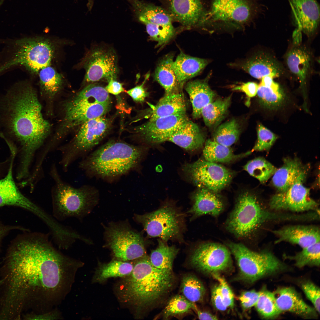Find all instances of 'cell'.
<instances>
[{
  "instance_id": "f1b7e54d",
  "label": "cell",
  "mask_w": 320,
  "mask_h": 320,
  "mask_svg": "<svg viewBox=\"0 0 320 320\" xmlns=\"http://www.w3.org/2000/svg\"><path fill=\"white\" fill-rule=\"evenodd\" d=\"M207 60L191 56L181 52L173 63V68L181 89L188 80L199 75L208 64Z\"/></svg>"
},
{
  "instance_id": "f35d334b",
  "label": "cell",
  "mask_w": 320,
  "mask_h": 320,
  "mask_svg": "<svg viewBox=\"0 0 320 320\" xmlns=\"http://www.w3.org/2000/svg\"><path fill=\"white\" fill-rule=\"evenodd\" d=\"M231 98L230 96L223 99L212 101L202 108L201 115L207 126L213 127L220 122L228 110Z\"/></svg>"
},
{
  "instance_id": "74e56055",
  "label": "cell",
  "mask_w": 320,
  "mask_h": 320,
  "mask_svg": "<svg viewBox=\"0 0 320 320\" xmlns=\"http://www.w3.org/2000/svg\"><path fill=\"white\" fill-rule=\"evenodd\" d=\"M236 155L230 147L219 143L213 140H207L205 143L203 155L207 161L215 163H227L249 154Z\"/></svg>"
},
{
  "instance_id": "9c48e42d",
  "label": "cell",
  "mask_w": 320,
  "mask_h": 320,
  "mask_svg": "<svg viewBox=\"0 0 320 320\" xmlns=\"http://www.w3.org/2000/svg\"><path fill=\"white\" fill-rule=\"evenodd\" d=\"M111 121L103 116L88 121L79 126L73 138L58 149L61 154L60 164L64 171L100 143L109 131Z\"/></svg>"
},
{
  "instance_id": "277c9868",
  "label": "cell",
  "mask_w": 320,
  "mask_h": 320,
  "mask_svg": "<svg viewBox=\"0 0 320 320\" xmlns=\"http://www.w3.org/2000/svg\"><path fill=\"white\" fill-rule=\"evenodd\" d=\"M143 154L140 147L111 140L83 159L79 167L90 176L115 178L135 168Z\"/></svg>"
},
{
  "instance_id": "bcb514c9",
  "label": "cell",
  "mask_w": 320,
  "mask_h": 320,
  "mask_svg": "<svg viewBox=\"0 0 320 320\" xmlns=\"http://www.w3.org/2000/svg\"><path fill=\"white\" fill-rule=\"evenodd\" d=\"M290 258L294 260L296 265L299 267L307 265L319 266L320 242L302 248L300 252Z\"/></svg>"
},
{
  "instance_id": "484cf974",
  "label": "cell",
  "mask_w": 320,
  "mask_h": 320,
  "mask_svg": "<svg viewBox=\"0 0 320 320\" xmlns=\"http://www.w3.org/2000/svg\"><path fill=\"white\" fill-rule=\"evenodd\" d=\"M308 171L297 159H285L282 166L273 175L272 183L279 192H285L298 179L306 176Z\"/></svg>"
},
{
  "instance_id": "c3c4849f",
  "label": "cell",
  "mask_w": 320,
  "mask_h": 320,
  "mask_svg": "<svg viewBox=\"0 0 320 320\" xmlns=\"http://www.w3.org/2000/svg\"><path fill=\"white\" fill-rule=\"evenodd\" d=\"M257 140L252 150L251 153L254 151L268 150L273 145L277 139V136L270 130L261 124L257 127Z\"/></svg>"
},
{
  "instance_id": "4fadbf2b",
  "label": "cell",
  "mask_w": 320,
  "mask_h": 320,
  "mask_svg": "<svg viewBox=\"0 0 320 320\" xmlns=\"http://www.w3.org/2000/svg\"><path fill=\"white\" fill-rule=\"evenodd\" d=\"M184 169L199 188L218 193L228 186L234 176L232 171L223 166L205 159L187 164Z\"/></svg>"
},
{
  "instance_id": "681fc988",
  "label": "cell",
  "mask_w": 320,
  "mask_h": 320,
  "mask_svg": "<svg viewBox=\"0 0 320 320\" xmlns=\"http://www.w3.org/2000/svg\"><path fill=\"white\" fill-rule=\"evenodd\" d=\"M219 282L220 291L224 303L227 308H233L234 305L233 293L225 279L217 273H212Z\"/></svg>"
},
{
  "instance_id": "60d3db41",
  "label": "cell",
  "mask_w": 320,
  "mask_h": 320,
  "mask_svg": "<svg viewBox=\"0 0 320 320\" xmlns=\"http://www.w3.org/2000/svg\"><path fill=\"white\" fill-rule=\"evenodd\" d=\"M240 134L239 124L232 119L219 126L213 135V140L228 147L232 145L238 140Z\"/></svg>"
},
{
  "instance_id": "1f68e13d",
  "label": "cell",
  "mask_w": 320,
  "mask_h": 320,
  "mask_svg": "<svg viewBox=\"0 0 320 320\" xmlns=\"http://www.w3.org/2000/svg\"><path fill=\"white\" fill-rule=\"evenodd\" d=\"M186 103L181 91L165 94L154 106L150 120L185 111Z\"/></svg>"
},
{
  "instance_id": "003e7915",
  "label": "cell",
  "mask_w": 320,
  "mask_h": 320,
  "mask_svg": "<svg viewBox=\"0 0 320 320\" xmlns=\"http://www.w3.org/2000/svg\"><path fill=\"white\" fill-rule=\"evenodd\" d=\"M1 279H0V284H1Z\"/></svg>"
},
{
  "instance_id": "4dcf8cb0",
  "label": "cell",
  "mask_w": 320,
  "mask_h": 320,
  "mask_svg": "<svg viewBox=\"0 0 320 320\" xmlns=\"http://www.w3.org/2000/svg\"><path fill=\"white\" fill-rule=\"evenodd\" d=\"M138 19L142 23L166 25L172 24L173 20L169 12L164 7L140 0H128Z\"/></svg>"
},
{
  "instance_id": "d590c367",
  "label": "cell",
  "mask_w": 320,
  "mask_h": 320,
  "mask_svg": "<svg viewBox=\"0 0 320 320\" xmlns=\"http://www.w3.org/2000/svg\"><path fill=\"white\" fill-rule=\"evenodd\" d=\"M179 251L175 246H169L167 242L159 239L158 245L151 251L149 259L151 264L157 268L172 271L173 262Z\"/></svg>"
},
{
  "instance_id": "be15d7a7",
  "label": "cell",
  "mask_w": 320,
  "mask_h": 320,
  "mask_svg": "<svg viewBox=\"0 0 320 320\" xmlns=\"http://www.w3.org/2000/svg\"><path fill=\"white\" fill-rule=\"evenodd\" d=\"M7 229L0 225V241L7 231Z\"/></svg>"
},
{
  "instance_id": "11a10c76",
  "label": "cell",
  "mask_w": 320,
  "mask_h": 320,
  "mask_svg": "<svg viewBox=\"0 0 320 320\" xmlns=\"http://www.w3.org/2000/svg\"><path fill=\"white\" fill-rule=\"evenodd\" d=\"M259 85L253 82H248L236 87L235 90H241L250 97L255 96L257 94Z\"/></svg>"
},
{
  "instance_id": "52a82bcc",
  "label": "cell",
  "mask_w": 320,
  "mask_h": 320,
  "mask_svg": "<svg viewBox=\"0 0 320 320\" xmlns=\"http://www.w3.org/2000/svg\"><path fill=\"white\" fill-rule=\"evenodd\" d=\"M7 59L0 65V73L10 67L20 65L32 73L37 74L50 66L54 53V46L48 39H21L13 42Z\"/></svg>"
},
{
  "instance_id": "f6af8a7d",
  "label": "cell",
  "mask_w": 320,
  "mask_h": 320,
  "mask_svg": "<svg viewBox=\"0 0 320 320\" xmlns=\"http://www.w3.org/2000/svg\"><path fill=\"white\" fill-rule=\"evenodd\" d=\"M146 30L151 38L157 42L156 46H161L168 43L176 33L172 24L163 25L144 22Z\"/></svg>"
},
{
  "instance_id": "ab89813d",
  "label": "cell",
  "mask_w": 320,
  "mask_h": 320,
  "mask_svg": "<svg viewBox=\"0 0 320 320\" xmlns=\"http://www.w3.org/2000/svg\"><path fill=\"white\" fill-rule=\"evenodd\" d=\"M244 169L251 176L261 183H265L273 175L277 169L264 158L259 157L248 162Z\"/></svg>"
},
{
  "instance_id": "d6986e66",
  "label": "cell",
  "mask_w": 320,
  "mask_h": 320,
  "mask_svg": "<svg viewBox=\"0 0 320 320\" xmlns=\"http://www.w3.org/2000/svg\"><path fill=\"white\" fill-rule=\"evenodd\" d=\"M189 119L186 111L150 120L135 127L133 132L145 141L151 143L164 142L166 138Z\"/></svg>"
},
{
  "instance_id": "f907efd6",
  "label": "cell",
  "mask_w": 320,
  "mask_h": 320,
  "mask_svg": "<svg viewBox=\"0 0 320 320\" xmlns=\"http://www.w3.org/2000/svg\"><path fill=\"white\" fill-rule=\"evenodd\" d=\"M302 288L308 298L311 302L319 313H320V289L315 284L311 282L303 283Z\"/></svg>"
},
{
  "instance_id": "e575fe53",
  "label": "cell",
  "mask_w": 320,
  "mask_h": 320,
  "mask_svg": "<svg viewBox=\"0 0 320 320\" xmlns=\"http://www.w3.org/2000/svg\"><path fill=\"white\" fill-rule=\"evenodd\" d=\"M73 105L111 103L109 93L105 88L91 83L65 102Z\"/></svg>"
},
{
  "instance_id": "6da1fadb",
  "label": "cell",
  "mask_w": 320,
  "mask_h": 320,
  "mask_svg": "<svg viewBox=\"0 0 320 320\" xmlns=\"http://www.w3.org/2000/svg\"><path fill=\"white\" fill-rule=\"evenodd\" d=\"M81 263L56 249L49 234L26 235L12 246L2 268L0 292L4 303L23 311L57 303L67 294Z\"/></svg>"
},
{
  "instance_id": "30bf717a",
  "label": "cell",
  "mask_w": 320,
  "mask_h": 320,
  "mask_svg": "<svg viewBox=\"0 0 320 320\" xmlns=\"http://www.w3.org/2000/svg\"><path fill=\"white\" fill-rule=\"evenodd\" d=\"M105 245L118 260L127 261L147 256L142 236L126 222H111L105 227Z\"/></svg>"
},
{
  "instance_id": "db71d44e",
  "label": "cell",
  "mask_w": 320,
  "mask_h": 320,
  "mask_svg": "<svg viewBox=\"0 0 320 320\" xmlns=\"http://www.w3.org/2000/svg\"><path fill=\"white\" fill-rule=\"evenodd\" d=\"M212 300L215 307L220 311L226 310L227 307L224 304L220 292L219 285L215 286L212 293Z\"/></svg>"
},
{
  "instance_id": "9a60e30c",
  "label": "cell",
  "mask_w": 320,
  "mask_h": 320,
  "mask_svg": "<svg viewBox=\"0 0 320 320\" xmlns=\"http://www.w3.org/2000/svg\"><path fill=\"white\" fill-rule=\"evenodd\" d=\"M62 119L50 140L57 145L69 132L92 119L104 116L110 109L111 103L73 105L65 103Z\"/></svg>"
},
{
  "instance_id": "7402d4cb",
  "label": "cell",
  "mask_w": 320,
  "mask_h": 320,
  "mask_svg": "<svg viewBox=\"0 0 320 320\" xmlns=\"http://www.w3.org/2000/svg\"><path fill=\"white\" fill-rule=\"evenodd\" d=\"M237 65L252 76L258 79L266 76L273 78L278 77L282 76L284 71L275 57L263 52H257Z\"/></svg>"
},
{
  "instance_id": "5bb4252c",
  "label": "cell",
  "mask_w": 320,
  "mask_h": 320,
  "mask_svg": "<svg viewBox=\"0 0 320 320\" xmlns=\"http://www.w3.org/2000/svg\"><path fill=\"white\" fill-rule=\"evenodd\" d=\"M117 57L111 47H97L91 49L83 61L86 73L84 81L93 83L116 79L118 73Z\"/></svg>"
},
{
  "instance_id": "7bdbcfd3",
  "label": "cell",
  "mask_w": 320,
  "mask_h": 320,
  "mask_svg": "<svg viewBox=\"0 0 320 320\" xmlns=\"http://www.w3.org/2000/svg\"><path fill=\"white\" fill-rule=\"evenodd\" d=\"M257 94L261 103L265 108L271 109L279 107L284 97L280 87H269L260 84L259 85Z\"/></svg>"
},
{
  "instance_id": "603a6c76",
  "label": "cell",
  "mask_w": 320,
  "mask_h": 320,
  "mask_svg": "<svg viewBox=\"0 0 320 320\" xmlns=\"http://www.w3.org/2000/svg\"><path fill=\"white\" fill-rule=\"evenodd\" d=\"M277 236L276 243L286 241L297 244L302 248L320 242V232L317 227L292 225L273 231Z\"/></svg>"
},
{
  "instance_id": "ac0fdd59",
  "label": "cell",
  "mask_w": 320,
  "mask_h": 320,
  "mask_svg": "<svg viewBox=\"0 0 320 320\" xmlns=\"http://www.w3.org/2000/svg\"><path fill=\"white\" fill-rule=\"evenodd\" d=\"M173 21L187 28L203 27L208 10L204 0H159Z\"/></svg>"
},
{
  "instance_id": "ee69618b",
  "label": "cell",
  "mask_w": 320,
  "mask_h": 320,
  "mask_svg": "<svg viewBox=\"0 0 320 320\" xmlns=\"http://www.w3.org/2000/svg\"><path fill=\"white\" fill-rule=\"evenodd\" d=\"M254 306L258 312L265 318L273 317L280 313L276 304L275 294L266 290L260 291Z\"/></svg>"
},
{
  "instance_id": "44dd1931",
  "label": "cell",
  "mask_w": 320,
  "mask_h": 320,
  "mask_svg": "<svg viewBox=\"0 0 320 320\" xmlns=\"http://www.w3.org/2000/svg\"><path fill=\"white\" fill-rule=\"evenodd\" d=\"M297 28L308 36L317 31L320 8L316 0H289Z\"/></svg>"
},
{
  "instance_id": "8d00e7d4",
  "label": "cell",
  "mask_w": 320,
  "mask_h": 320,
  "mask_svg": "<svg viewBox=\"0 0 320 320\" xmlns=\"http://www.w3.org/2000/svg\"><path fill=\"white\" fill-rule=\"evenodd\" d=\"M134 265L130 262L114 260L100 265L93 278L95 282H102L112 277H124L132 271Z\"/></svg>"
},
{
  "instance_id": "680465c9",
  "label": "cell",
  "mask_w": 320,
  "mask_h": 320,
  "mask_svg": "<svg viewBox=\"0 0 320 320\" xmlns=\"http://www.w3.org/2000/svg\"><path fill=\"white\" fill-rule=\"evenodd\" d=\"M193 309L196 311L197 317L200 320H215L218 319L215 316L207 312L200 310L197 308L195 305Z\"/></svg>"
},
{
  "instance_id": "f546056e",
  "label": "cell",
  "mask_w": 320,
  "mask_h": 320,
  "mask_svg": "<svg viewBox=\"0 0 320 320\" xmlns=\"http://www.w3.org/2000/svg\"><path fill=\"white\" fill-rule=\"evenodd\" d=\"M192 107L194 119L201 116L202 108L213 101L215 96L206 80H195L188 82L185 86Z\"/></svg>"
},
{
  "instance_id": "e7e4bbea",
  "label": "cell",
  "mask_w": 320,
  "mask_h": 320,
  "mask_svg": "<svg viewBox=\"0 0 320 320\" xmlns=\"http://www.w3.org/2000/svg\"><path fill=\"white\" fill-rule=\"evenodd\" d=\"M93 0H88L87 5L89 10L91 9L93 5Z\"/></svg>"
},
{
  "instance_id": "836d02e7",
  "label": "cell",
  "mask_w": 320,
  "mask_h": 320,
  "mask_svg": "<svg viewBox=\"0 0 320 320\" xmlns=\"http://www.w3.org/2000/svg\"><path fill=\"white\" fill-rule=\"evenodd\" d=\"M173 55H166L159 62L155 70V80L164 88L165 94L180 91L173 68Z\"/></svg>"
},
{
  "instance_id": "83f0119b",
  "label": "cell",
  "mask_w": 320,
  "mask_h": 320,
  "mask_svg": "<svg viewBox=\"0 0 320 320\" xmlns=\"http://www.w3.org/2000/svg\"><path fill=\"white\" fill-rule=\"evenodd\" d=\"M278 292V295L275 297L280 313L289 311L305 316L315 315V310L306 304L292 288H283Z\"/></svg>"
},
{
  "instance_id": "8fae6325",
  "label": "cell",
  "mask_w": 320,
  "mask_h": 320,
  "mask_svg": "<svg viewBox=\"0 0 320 320\" xmlns=\"http://www.w3.org/2000/svg\"><path fill=\"white\" fill-rule=\"evenodd\" d=\"M228 246L237 262L241 278L246 281L254 282L284 267L270 252H256L241 244L233 242L228 243Z\"/></svg>"
},
{
  "instance_id": "94428289",
  "label": "cell",
  "mask_w": 320,
  "mask_h": 320,
  "mask_svg": "<svg viewBox=\"0 0 320 320\" xmlns=\"http://www.w3.org/2000/svg\"><path fill=\"white\" fill-rule=\"evenodd\" d=\"M273 78L270 76H263L261 79L260 84L265 86L278 87H280L277 83H275L273 80Z\"/></svg>"
},
{
  "instance_id": "4316f807",
  "label": "cell",
  "mask_w": 320,
  "mask_h": 320,
  "mask_svg": "<svg viewBox=\"0 0 320 320\" xmlns=\"http://www.w3.org/2000/svg\"><path fill=\"white\" fill-rule=\"evenodd\" d=\"M286 61L289 70L298 79L301 88L304 89L311 68L310 52L300 45L294 46L287 53Z\"/></svg>"
},
{
  "instance_id": "8992f818",
  "label": "cell",
  "mask_w": 320,
  "mask_h": 320,
  "mask_svg": "<svg viewBox=\"0 0 320 320\" xmlns=\"http://www.w3.org/2000/svg\"><path fill=\"white\" fill-rule=\"evenodd\" d=\"M281 216L265 211L257 196L245 191L236 199L234 207L226 223L228 230L238 238H249L264 223Z\"/></svg>"
},
{
  "instance_id": "3957f363",
  "label": "cell",
  "mask_w": 320,
  "mask_h": 320,
  "mask_svg": "<svg viewBox=\"0 0 320 320\" xmlns=\"http://www.w3.org/2000/svg\"><path fill=\"white\" fill-rule=\"evenodd\" d=\"M133 270L117 287L118 296L123 303L138 313L164 297L174 284L172 271L157 268L149 257L137 259Z\"/></svg>"
},
{
  "instance_id": "7dc6e473",
  "label": "cell",
  "mask_w": 320,
  "mask_h": 320,
  "mask_svg": "<svg viewBox=\"0 0 320 320\" xmlns=\"http://www.w3.org/2000/svg\"><path fill=\"white\" fill-rule=\"evenodd\" d=\"M195 305L182 295H177L168 301L163 311V317L165 319L187 313Z\"/></svg>"
},
{
  "instance_id": "5b68a950",
  "label": "cell",
  "mask_w": 320,
  "mask_h": 320,
  "mask_svg": "<svg viewBox=\"0 0 320 320\" xmlns=\"http://www.w3.org/2000/svg\"><path fill=\"white\" fill-rule=\"evenodd\" d=\"M50 175L54 182L51 192L53 216L57 220L70 217L81 220L97 204L99 193L94 187L84 185L75 188L67 183L60 177L55 164Z\"/></svg>"
},
{
  "instance_id": "f5cc1de1",
  "label": "cell",
  "mask_w": 320,
  "mask_h": 320,
  "mask_svg": "<svg viewBox=\"0 0 320 320\" xmlns=\"http://www.w3.org/2000/svg\"><path fill=\"white\" fill-rule=\"evenodd\" d=\"M149 75L146 76L143 82L140 85L133 88L127 92L133 100L136 102L142 103L148 95V93L145 89L144 84L148 78Z\"/></svg>"
},
{
  "instance_id": "816d5d0a",
  "label": "cell",
  "mask_w": 320,
  "mask_h": 320,
  "mask_svg": "<svg viewBox=\"0 0 320 320\" xmlns=\"http://www.w3.org/2000/svg\"><path fill=\"white\" fill-rule=\"evenodd\" d=\"M260 291L255 290L247 291L242 292L239 296L242 308L244 310L248 309L254 306L258 299Z\"/></svg>"
},
{
  "instance_id": "b9f144b4",
  "label": "cell",
  "mask_w": 320,
  "mask_h": 320,
  "mask_svg": "<svg viewBox=\"0 0 320 320\" xmlns=\"http://www.w3.org/2000/svg\"><path fill=\"white\" fill-rule=\"evenodd\" d=\"M180 290L182 295L194 303L201 301L205 293L204 287L201 282L195 276L190 274L183 277Z\"/></svg>"
},
{
  "instance_id": "6125c7cd",
  "label": "cell",
  "mask_w": 320,
  "mask_h": 320,
  "mask_svg": "<svg viewBox=\"0 0 320 320\" xmlns=\"http://www.w3.org/2000/svg\"><path fill=\"white\" fill-rule=\"evenodd\" d=\"M292 40L294 46L300 45L302 41V31L297 28L295 29L293 33Z\"/></svg>"
},
{
  "instance_id": "9f6ffc18",
  "label": "cell",
  "mask_w": 320,
  "mask_h": 320,
  "mask_svg": "<svg viewBox=\"0 0 320 320\" xmlns=\"http://www.w3.org/2000/svg\"><path fill=\"white\" fill-rule=\"evenodd\" d=\"M24 318L29 320H54L58 319L59 317L57 312L54 311L47 313L28 314Z\"/></svg>"
},
{
  "instance_id": "e0dca14e",
  "label": "cell",
  "mask_w": 320,
  "mask_h": 320,
  "mask_svg": "<svg viewBox=\"0 0 320 320\" xmlns=\"http://www.w3.org/2000/svg\"><path fill=\"white\" fill-rule=\"evenodd\" d=\"M306 176L298 179L286 191L273 195L269 202L270 208L297 212L315 209L318 204L311 198L309 189L303 184Z\"/></svg>"
},
{
  "instance_id": "2e32d148",
  "label": "cell",
  "mask_w": 320,
  "mask_h": 320,
  "mask_svg": "<svg viewBox=\"0 0 320 320\" xmlns=\"http://www.w3.org/2000/svg\"><path fill=\"white\" fill-rule=\"evenodd\" d=\"M190 261L194 268L211 273L225 270L231 265V252L220 244L204 242L195 246L190 256Z\"/></svg>"
},
{
  "instance_id": "cb8c5ba5",
  "label": "cell",
  "mask_w": 320,
  "mask_h": 320,
  "mask_svg": "<svg viewBox=\"0 0 320 320\" xmlns=\"http://www.w3.org/2000/svg\"><path fill=\"white\" fill-rule=\"evenodd\" d=\"M187 150L194 151L202 147L205 137L199 126L189 119L165 139Z\"/></svg>"
},
{
  "instance_id": "d6a6232c",
  "label": "cell",
  "mask_w": 320,
  "mask_h": 320,
  "mask_svg": "<svg viewBox=\"0 0 320 320\" xmlns=\"http://www.w3.org/2000/svg\"><path fill=\"white\" fill-rule=\"evenodd\" d=\"M39 73L42 95L47 105H52L56 97L62 89V77L50 66L41 69Z\"/></svg>"
},
{
  "instance_id": "d4e9b609",
  "label": "cell",
  "mask_w": 320,
  "mask_h": 320,
  "mask_svg": "<svg viewBox=\"0 0 320 320\" xmlns=\"http://www.w3.org/2000/svg\"><path fill=\"white\" fill-rule=\"evenodd\" d=\"M193 203L188 212L191 218L208 215L216 217L223 211L224 204L218 193L200 188L193 196Z\"/></svg>"
},
{
  "instance_id": "03108f58",
  "label": "cell",
  "mask_w": 320,
  "mask_h": 320,
  "mask_svg": "<svg viewBox=\"0 0 320 320\" xmlns=\"http://www.w3.org/2000/svg\"><path fill=\"white\" fill-rule=\"evenodd\" d=\"M2 164H3V163H0V167H1V166H2Z\"/></svg>"
},
{
  "instance_id": "ba28073f",
  "label": "cell",
  "mask_w": 320,
  "mask_h": 320,
  "mask_svg": "<svg viewBox=\"0 0 320 320\" xmlns=\"http://www.w3.org/2000/svg\"><path fill=\"white\" fill-rule=\"evenodd\" d=\"M185 215L173 204L165 203L151 212L135 214L134 218L143 226L148 236L167 242L181 241L185 228Z\"/></svg>"
},
{
  "instance_id": "ffe728a7",
  "label": "cell",
  "mask_w": 320,
  "mask_h": 320,
  "mask_svg": "<svg viewBox=\"0 0 320 320\" xmlns=\"http://www.w3.org/2000/svg\"><path fill=\"white\" fill-rule=\"evenodd\" d=\"M10 150L11 158L7 174L0 179V207L7 205L18 207L39 216L42 213V209L22 194L15 184L12 169L17 151L13 148Z\"/></svg>"
},
{
  "instance_id": "91938a15",
  "label": "cell",
  "mask_w": 320,
  "mask_h": 320,
  "mask_svg": "<svg viewBox=\"0 0 320 320\" xmlns=\"http://www.w3.org/2000/svg\"><path fill=\"white\" fill-rule=\"evenodd\" d=\"M233 0H213L208 12H212L217 10L226 5Z\"/></svg>"
},
{
  "instance_id": "7a4b0ae2",
  "label": "cell",
  "mask_w": 320,
  "mask_h": 320,
  "mask_svg": "<svg viewBox=\"0 0 320 320\" xmlns=\"http://www.w3.org/2000/svg\"><path fill=\"white\" fill-rule=\"evenodd\" d=\"M4 100V122L20 147L18 170L21 174H28L36 153L50 134L51 125L43 115L36 91L28 82L17 83Z\"/></svg>"
},
{
  "instance_id": "6f0895ef",
  "label": "cell",
  "mask_w": 320,
  "mask_h": 320,
  "mask_svg": "<svg viewBox=\"0 0 320 320\" xmlns=\"http://www.w3.org/2000/svg\"><path fill=\"white\" fill-rule=\"evenodd\" d=\"M112 78L108 81L107 85L105 87L108 93L114 95H118L124 92L125 90L123 84Z\"/></svg>"
},
{
  "instance_id": "7c38bea8",
  "label": "cell",
  "mask_w": 320,
  "mask_h": 320,
  "mask_svg": "<svg viewBox=\"0 0 320 320\" xmlns=\"http://www.w3.org/2000/svg\"><path fill=\"white\" fill-rule=\"evenodd\" d=\"M257 10L254 0H233L217 10L207 11L203 27L211 26L239 29L251 21Z\"/></svg>"
}]
</instances>
